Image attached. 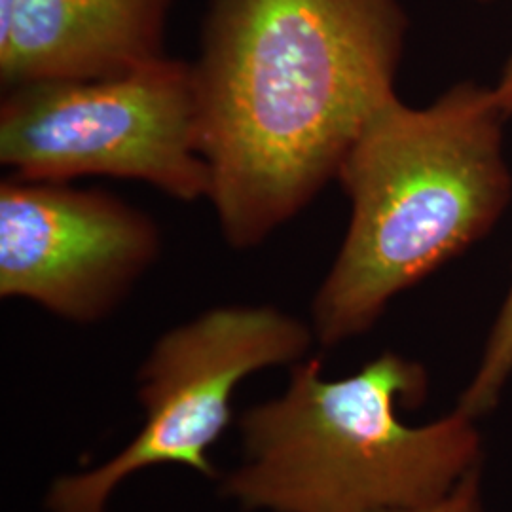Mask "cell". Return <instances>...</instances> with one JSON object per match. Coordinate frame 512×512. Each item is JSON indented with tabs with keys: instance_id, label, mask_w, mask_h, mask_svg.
Here are the masks:
<instances>
[{
	"instance_id": "9c48e42d",
	"label": "cell",
	"mask_w": 512,
	"mask_h": 512,
	"mask_svg": "<svg viewBox=\"0 0 512 512\" xmlns=\"http://www.w3.org/2000/svg\"><path fill=\"white\" fill-rule=\"evenodd\" d=\"M385 512H484V497H482V478L480 471H475L461 480L458 488L444 499L433 505L420 509H403V511Z\"/></svg>"
},
{
	"instance_id": "8fae6325",
	"label": "cell",
	"mask_w": 512,
	"mask_h": 512,
	"mask_svg": "<svg viewBox=\"0 0 512 512\" xmlns=\"http://www.w3.org/2000/svg\"><path fill=\"white\" fill-rule=\"evenodd\" d=\"M18 0H0V37L8 31Z\"/></svg>"
},
{
	"instance_id": "ba28073f",
	"label": "cell",
	"mask_w": 512,
	"mask_h": 512,
	"mask_svg": "<svg viewBox=\"0 0 512 512\" xmlns=\"http://www.w3.org/2000/svg\"><path fill=\"white\" fill-rule=\"evenodd\" d=\"M512 376V287L480 357L471 382L463 389L456 408L478 420L492 412L501 401L503 389Z\"/></svg>"
},
{
	"instance_id": "30bf717a",
	"label": "cell",
	"mask_w": 512,
	"mask_h": 512,
	"mask_svg": "<svg viewBox=\"0 0 512 512\" xmlns=\"http://www.w3.org/2000/svg\"><path fill=\"white\" fill-rule=\"evenodd\" d=\"M497 105L505 112V116H512V54L505 63L503 74L499 78V84L494 88Z\"/></svg>"
},
{
	"instance_id": "3957f363",
	"label": "cell",
	"mask_w": 512,
	"mask_h": 512,
	"mask_svg": "<svg viewBox=\"0 0 512 512\" xmlns=\"http://www.w3.org/2000/svg\"><path fill=\"white\" fill-rule=\"evenodd\" d=\"M425 368L384 351L359 372L325 380L319 359L291 366L287 391L239 418L241 463L220 495L245 512L420 509L482 465L476 420L461 410L408 425L399 408L427 397Z\"/></svg>"
},
{
	"instance_id": "5b68a950",
	"label": "cell",
	"mask_w": 512,
	"mask_h": 512,
	"mask_svg": "<svg viewBox=\"0 0 512 512\" xmlns=\"http://www.w3.org/2000/svg\"><path fill=\"white\" fill-rule=\"evenodd\" d=\"M313 342L311 325L274 306H220L167 330L137 374L143 429L103 465L54 480L46 509L105 512L126 478L156 465L219 478L207 454L232 423L238 385L264 368L300 363Z\"/></svg>"
},
{
	"instance_id": "8992f818",
	"label": "cell",
	"mask_w": 512,
	"mask_h": 512,
	"mask_svg": "<svg viewBox=\"0 0 512 512\" xmlns=\"http://www.w3.org/2000/svg\"><path fill=\"white\" fill-rule=\"evenodd\" d=\"M162 253L158 224L101 190L10 177L0 184V296L61 319H105Z\"/></svg>"
},
{
	"instance_id": "277c9868",
	"label": "cell",
	"mask_w": 512,
	"mask_h": 512,
	"mask_svg": "<svg viewBox=\"0 0 512 512\" xmlns=\"http://www.w3.org/2000/svg\"><path fill=\"white\" fill-rule=\"evenodd\" d=\"M0 164L23 181L114 177L150 184L179 202L209 200L192 63L165 54L110 78L8 88L0 103Z\"/></svg>"
},
{
	"instance_id": "6da1fadb",
	"label": "cell",
	"mask_w": 512,
	"mask_h": 512,
	"mask_svg": "<svg viewBox=\"0 0 512 512\" xmlns=\"http://www.w3.org/2000/svg\"><path fill=\"white\" fill-rule=\"evenodd\" d=\"M399 0H209L192 61L220 234L255 249L336 181L395 93Z\"/></svg>"
},
{
	"instance_id": "7a4b0ae2",
	"label": "cell",
	"mask_w": 512,
	"mask_h": 512,
	"mask_svg": "<svg viewBox=\"0 0 512 512\" xmlns=\"http://www.w3.org/2000/svg\"><path fill=\"white\" fill-rule=\"evenodd\" d=\"M494 88L458 84L425 109L393 95L340 165L344 243L311 302L315 342L372 329L389 302L484 238L512 196Z\"/></svg>"
},
{
	"instance_id": "52a82bcc",
	"label": "cell",
	"mask_w": 512,
	"mask_h": 512,
	"mask_svg": "<svg viewBox=\"0 0 512 512\" xmlns=\"http://www.w3.org/2000/svg\"><path fill=\"white\" fill-rule=\"evenodd\" d=\"M173 0H18L0 37V82L99 80L165 55Z\"/></svg>"
}]
</instances>
